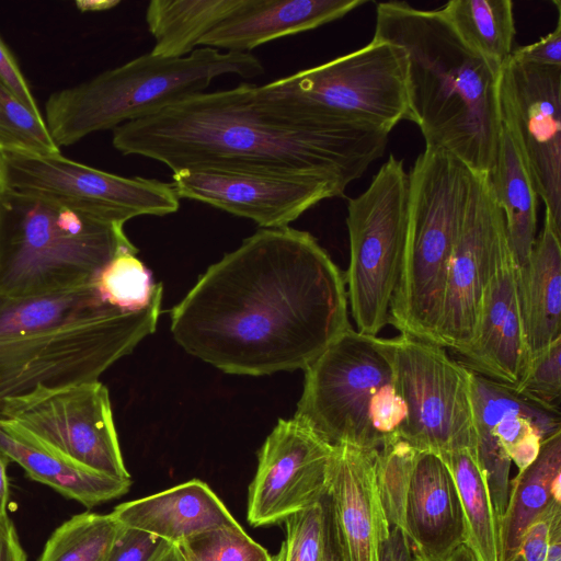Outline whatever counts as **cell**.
<instances>
[{
    "label": "cell",
    "mask_w": 561,
    "mask_h": 561,
    "mask_svg": "<svg viewBox=\"0 0 561 561\" xmlns=\"http://www.w3.org/2000/svg\"><path fill=\"white\" fill-rule=\"evenodd\" d=\"M351 327L344 272L309 232L260 228L172 309L191 355L236 375L306 369Z\"/></svg>",
    "instance_id": "1"
},
{
    "label": "cell",
    "mask_w": 561,
    "mask_h": 561,
    "mask_svg": "<svg viewBox=\"0 0 561 561\" xmlns=\"http://www.w3.org/2000/svg\"><path fill=\"white\" fill-rule=\"evenodd\" d=\"M390 130L353 122L295 121L262 104L255 84L201 92L113 129L122 154L172 172L219 169L300 174L344 190L386 149Z\"/></svg>",
    "instance_id": "2"
},
{
    "label": "cell",
    "mask_w": 561,
    "mask_h": 561,
    "mask_svg": "<svg viewBox=\"0 0 561 561\" xmlns=\"http://www.w3.org/2000/svg\"><path fill=\"white\" fill-rule=\"evenodd\" d=\"M373 38L404 53L409 121L419 126L425 149L448 152L489 174L502 131L501 69L471 49L439 10L381 2Z\"/></svg>",
    "instance_id": "3"
},
{
    "label": "cell",
    "mask_w": 561,
    "mask_h": 561,
    "mask_svg": "<svg viewBox=\"0 0 561 561\" xmlns=\"http://www.w3.org/2000/svg\"><path fill=\"white\" fill-rule=\"evenodd\" d=\"M162 296L138 310L94 283L37 296H0V402L42 388L99 380L154 332Z\"/></svg>",
    "instance_id": "4"
},
{
    "label": "cell",
    "mask_w": 561,
    "mask_h": 561,
    "mask_svg": "<svg viewBox=\"0 0 561 561\" xmlns=\"http://www.w3.org/2000/svg\"><path fill=\"white\" fill-rule=\"evenodd\" d=\"M124 225L72 201L0 191V296L57 293L95 282L121 252Z\"/></svg>",
    "instance_id": "5"
},
{
    "label": "cell",
    "mask_w": 561,
    "mask_h": 561,
    "mask_svg": "<svg viewBox=\"0 0 561 561\" xmlns=\"http://www.w3.org/2000/svg\"><path fill=\"white\" fill-rule=\"evenodd\" d=\"M264 72L251 53L199 47L180 58L151 53L58 90L45 105V123L57 146L141 118L185 96L205 92L222 75L244 79Z\"/></svg>",
    "instance_id": "6"
},
{
    "label": "cell",
    "mask_w": 561,
    "mask_h": 561,
    "mask_svg": "<svg viewBox=\"0 0 561 561\" xmlns=\"http://www.w3.org/2000/svg\"><path fill=\"white\" fill-rule=\"evenodd\" d=\"M474 171L442 150L425 149L409 174V220L389 324L437 344L449 263L461 229Z\"/></svg>",
    "instance_id": "7"
},
{
    "label": "cell",
    "mask_w": 561,
    "mask_h": 561,
    "mask_svg": "<svg viewBox=\"0 0 561 561\" xmlns=\"http://www.w3.org/2000/svg\"><path fill=\"white\" fill-rule=\"evenodd\" d=\"M255 95L295 121L354 122L388 130L409 121L404 53L374 38L347 55L255 84Z\"/></svg>",
    "instance_id": "8"
},
{
    "label": "cell",
    "mask_w": 561,
    "mask_h": 561,
    "mask_svg": "<svg viewBox=\"0 0 561 561\" xmlns=\"http://www.w3.org/2000/svg\"><path fill=\"white\" fill-rule=\"evenodd\" d=\"M409 174L392 154L369 186L348 199L350 263L344 272L357 331L377 335L389 324L390 306L404 254Z\"/></svg>",
    "instance_id": "9"
},
{
    "label": "cell",
    "mask_w": 561,
    "mask_h": 561,
    "mask_svg": "<svg viewBox=\"0 0 561 561\" xmlns=\"http://www.w3.org/2000/svg\"><path fill=\"white\" fill-rule=\"evenodd\" d=\"M294 419L330 446L379 450L371 403L392 382V340L350 328L305 370Z\"/></svg>",
    "instance_id": "10"
},
{
    "label": "cell",
    "mask_w": 561,
    "mask_h": 561,
    "mask_svg": "<svg viewBox=\"0 0 561 561\" xmlns=\"http://www.w3.org/2000/svg\"><path fill=\"white\" fill-rule=\"evenodd\" d=\"M7 432L81 468L130 479L107 388L99 380L42 388L0 402Z\"/></svg>",
    "instance_id": "11"
},
{
    "label": "cell",
    "mask_w": 561,
    "mask_h": 561,
    "mask_svg": "<svg viewBox=\"0 0 561 561\" xmlns=\"http://www.w3.org/2000/svg\"><path fill=\"white\" fill-rule=\"evenodd\" d=\"M392 340V383L407 407L399 437L437 455L476 449L471 370L445 347L407 334Z\"/></svg>",
    "instance_id": "12"
},
{
    "label": "cell",
    "mask_w": 561,
    "mask_h": 561,
    "mask_svg": "<svg viewBox=\"0 0 561 561\" xmlns=\"http://www.w3.org/2000/svg\"><path fill=\"white\" fill-rule=\"evenodd\" d=\"M0 191L59 197L88 205L113 222L176 213L180 197L171 183L121 176L60 154L0 152Z\"/></svg>",
    "instance_id": "13"
},
{
    "label": "cell",
    "mask_w": 561,
    "mask_h": 561,
    "mask_svg": "<svg viewBox=\"0 0 561 561\" xmlns=\"http://www.w3.org/2000/svg\"><path fill=\"white\" fill-rule=\"evenodd\" d=\"M499 105L502 126L545 203V218L561 236V67L508 59L500 72Z\"/></svg>",
    "instance_id": "14"
},
{
    "label": "cell",
    "mask_w": 561,
    "mask_h": 561,
    "mask_svg": "<svg viewBox=\"0 0 561 561\" xmlns=\"http://www.w3.org/2000/svg\"><path fill=\"white\" fill-rule=\"evenodd\" d=\"M504 217L488 174L473 173L461 229L449 263L437 344L458 355L471 345L484 290L507 244Z\"/></svg>",
    "instance_id": "15"
},
{
    "label": "cell",
    "mask_w": 561,
    "mask_h": 561,
    "mask_svg": "<svg viewBox=\"0 0 561 561\" xmlns=\"http://www.w3.org/2000/svg\"><path fill=\"white\" fill-rule=\"evenodd\" d=\"M334 447L296 421L279 420L266 437L249 486L247 518L253 526L285 522L328 493Z\"/></svg>",
    "instance_id": "16"
},
{
    "label": "cell",
    "mask_w": 561,
    "mask_h": 561,
    "mask_svg": "<svg viewBox=\"0 0 561 561\" xmlns=\"http://www.w3.org/2000/svg\"><path fill=\"white\" fill-rule=\"evenodd\" d=\"M171 185L180 198L250 219L260 228L289 227L319 202L345 192L332 181L309 175L219 169L174 172Z\"/></svg>",
    "instance_id": "17"
},
{
    "label": "cell",
    "mask_w": 561,
    "mask_h": 561,
    "mask_svg": "<svg viewBox=\"0 0 561 561\" xmlns=\"http://www.w3.org/2000/svg\"><path fill=\"white\" fill-rule=\"evenodd\" d=\"M468 369L514 388L529 357L523 330L516 265L508 243L502 250L484 290L474 339L459 355Z\"/></svg>",
    "instance_id": "18"
},
{
    "label": "cell",
    "mask_w": 561,
    "mask_h": 561,
    "mask_svg": "<svg viewBox=\"0 0 561 561\" xmlns=\"http://www.w3.org/2000/svg\"><path fill=\"white\" fill-rule=\"evenodd\" d=\"M404 533L414 561H447L466 540L455 480L443 459L416 450L404 510Z\"/></svg>",
    "instance_id": "19"
},
{
    "label": "cell",
    "mask_w": 561,
    "mask_h": 561,
    "mask_svg": "<svg viewBox=\"0 0 561 561\" xmlns=\"http://www.w3.org/2000/svg\"><path fill=\"white\" fill-rule=\"evenodd\" d=\"M376 453L334 446L329 495L344 561H379L390 533L376 484Z\"/></svg>",
    "instance_id": "20"
},
{
    "label": "cell",
    "mask_w": 561,
    "mask_h": 561,
    "mask_svg": "<svg viewBox=\"0 0 561 561\" xmlns=\"http://www.w3.org/2000/svg\"><path fill=\"white\" fill-rule=\"evenodd\" d=\"M364 3L366 0H240L199 46L250 53L271 41L339 20Z\"/></svg>",
    "instance_id": "21"
},
{
    "label": "cell",
    "mask_w": 561,
    "mask_h": 561,
    "mask_svg": "<svg viewBox=\"0 0 561 561\" xmlns=\"http://www.w3.org/2000/svg\"><path fill=\"white\" fill-rule=\"evenodd\" d=\"M112 515L123 526L173 545L214 528L239 524L210 486L198 479L121 503Z\"/></svg>",
    "instance_id": "22"
},
{
    "label": "cell",
    "mask_w": 561,
    "mask_h": 561,
    "mask_svg": "<svg viewBox=\"0 0 561 561\" xmlns=\"http://www.w3.org/2000/svg\"><path fill=\"white\" fill-rule=\"evenodd\" d=\"M545 218L526 264L516 267L518 304L529 362L561 337V243Z\"/></svg>",
    "instance_id": "23"
},
{
    "label": "cell",
    "mask_w": 561,
    "mask_h": 561,
    "mask_svg": "<svg viewBox=\"0 0 561 561\" xmlns=\"http://www.w3.org/2000/svg\"><path fill=\"white\" fill-rule=\"evenodd\" d=\"M0 453L20 465L26 476L65 497L92 508L126 494L131 479H117L73 465L0 426Z\"/></svg>",
    "instance_id": "24"
},
{
    "label": "cell",
    "mask_w": 561,
    "mask_h": 561,
    "mask_svg": "<svg viewBox=\"0 0 561 561\" xmlns=\"http://www.w3.org/2000/svg\"><path fill=\"white\" fill-rule=\"evenodd\" d=\"M561 431L541 442L537 458L510 482L500 518L503 561H512L531 523L552 503L561 502Z\"/></svg>",
    "instance_id": "25"
},
{
    "label": "cell",
    "mask_w": 561,
    "mask_h": 561,
    "mask_svg": "<svg viewBox=\"0 0 561 561\" xmlns=\"http://www.w3.org/2000/svg\"><path fill=\"white\" fill-rule=\"evenodd\" d=\"M504 217L516 267L528 261L536 240L538 195L511 136L502 126L497 156L488 174Z\"/></svg>",
    "instance_id": "26"
},
{
    "label": "cell",
    "mask_w": 561,
    "mask_h": 561,
    "mask_svg": "<svg viewBox=\"0 0 561 561\" xmlns=\"http://www.w3.org/2000/svg\"><path fill=\"white\" fill-rule=\"evenodd\" d=\"M525 400L512 388L471 371L476 451L485 472L490 495L499 519L503 516L507 505L512 461L492 430L506 412L517 408Z\"/></svg>",
    "instance_id": "27"
},
{
    "label": "cell",
    "mask_w": 561,
    "mask_h": 561,
    "mask_svg": "<svg viewBox=\"0 0 561 561\" xmlns=\"http://www.w3.org/2000/svg\"><path fill=\"white\" fill-rule=\"evenodd\" d=\"M240 3V0H152L145 20L154 46L165 58L190 55L202 39Z\"/></svg>",
    "instance_id": "28"
},
{
    "label": "cell",
    "mask_w": 561,
    "mask_h": 561,
    "mask_svg": "<svg viewBox=\"0 0 561 561\" xmlns=\"http://www.w3.org/2000/svg\"><path fill=\"white\" fill-rule=\"evenodd\" d=\"M438 456L449 469L460 496L466 523L465 546L477 561H503L500 519L476 449L465 448Z\"/></svg>",
    "instance_id": "29"
},
{
    "label": "cell",
    "mask_w": 561,
    "mask_h": 561,
    "mask_svg": "<svg viewBox=\"0 0 561 561\" xmlns=\"http://www.w3.org/2000/svg\"><path fill=\"white\" fill-rule=\"evenodd\" d=\"M459 37L497 68L511 58L516 34L511 0H453L438 9Z\"/></svg>",
    "instance_id": "30"
},
{
    "label": "cell",
    "mask_w": 561,
    "mask_h": 561,
    "mask_svg": "<svg viewBox=\"0 0 561 561\" xmlns=\"http://www.w3.org/2000/svg\"><path fill=\"white\" fill-rule=\"evenodd\" d=\"M119 528L112 513L73 515L54 530L38 561H106Z\"/></svg>",
    "instance_id": "31"
},
{
    "label": "cell",
    "mask_w": 561,
    "mask_h": 561,
    "mask_svg": "<svg viewBox=\"0 0 561 561\" xmlns=\"http://www.w3.org/2000/svg\"><path fill=\"white\" fill-rule=\"evenodd\" d=\"M0 152L60 154L45 118L20 101L0 81Z\"/></svg>",
    "instance_id": "32"
},
{
    "label": "cell",
    "mask_w": 561,
    "mask_h": 561,
    "mask_svg": "<svg viewBox=\"0 0 561 561\" xmlns=\"http://www.w3.org/2000/svg\"><path fill=\"white\" fill-rule=\"evenodd\" d=\"M138 251H123L99 274L94 284L112 305L138 310L162 296L163 286L154 283L149 271L136 256Z\"/></svg>",
    "instance_id": "33"
},
{
    "label": "cell",
    "mask_w": 561,
    "mask_h": 561,
    "mask_svg": "<svg viewBox=\"0 0 561 561\" xmlns=\"http://www.w3.org/2000/svg\"><path fill=\"white\" fill-rule=\"evenodd\" d=\"M416 450L401 438L385 444L375 456V477L389 526L404 531V510Z\"/></svg>",
    "instance_id": "34"
},
{
    "label": "cell",
    "mask_w": 561,
    "mask_h": 561,
    "mask_svg": "<svg viewBox=\"0 0 561 561\" xmlns=\"http://www.w3.org/2000/svg\"><path fill=\"white\" fill-rule=\"evenodd\" d=\"M185 561H272L240 524L214 528L176 545Z\"/></svg>",
    "instance_id": "35"
},
{
    "label": "cell",
    "mask_w": 561,
    "mask_h": 561,
    "mask_svg": "<svg viewBox=\"0 0 561 561\" xmlns=\"http://www.w3.org/2000/svg\"><path fill=\"white\" fill-rule=\"evenodd\" d=\"M512 389L522 398L560 414L561 337L530 359L519 382Z\"/></svg>",
    "instance_id": "36"
},
{
    "label": "cell",
    "mask_w": 561,
    "mask_h": 561,
    "mask_svg": "<svg viewBox=\"0 0 561 561\" xmlns=\"http://www.w3.org/2000/svg\"><path fill=\"white\" fill-rule=\"evenodd\" d=\"M284 523V561H320L324 545L322 499L319 503L290 515Z\"/></svg>",
    "instance_id": "37"
},
{
    "label": "cell",
    "mask_w": 561,
    "mask_h": 561,
    "mask_svg": "<svg viewBox=\"0 0 561 561\" xmlns=\"http://www.w3.org/2000/svg\"><path fill=\"white\" fill-rule=\"evenodd\" d=\"M169 543L150 533L121 525L106 561H152Z\"/></svg>",
    "instance_id": "38"
},
{
    "label": "cell",
    "mask_w": 561,
    "mask_h": 561,
    "mask_svg": "<svg viewBox=\"0 0 561 561\" xmlns=\"http://www.w3.org/2000/svg\"><path fill=\"white\" fill-rule=\"evenodd\" d=\"M561 515V502H552L527 528L512 561H545L554 519Z\"/></svg>",
    "instance_id": "39"
},
{
    "label": "cell",
    "mask_w": 561,
    "mask_h": 561,
    "mask_svg": "<svg viewBox=\"0 0 561 561\" xmlns=\"http://www.w3.org/2000/svg\"><path fill=\"white\" fill-rule=\"evenodd\" d=\"M558 20L553 31L538 42L513 49V61L542 67H561V2L557 1Z\"/></svg>",
    "instance_id": "40"
},
{
    "label": "cell",
    "mask_w": 561,
    "mask_h": 561,
    "mask_svg": "<svg viewBox=\"0 0 561 561\" xmlns=\"http://www.w3.org/2000/svg\"><path fill=\"white\" fill-rule=\"evenodd\" d=\"M0 81L25 105L41 112L21 68L0 36Z\"/></svg>",
    "instance_id": "41"
},
{
    "label": "cell",
    "mask_w": 561,
    "mask_h": 561,
    "mask_svg": "<svg viewBox=\"0 0 561 561\" xmlns=\"http://www.w3.org/2000/svg\"><path fill=\"white\" fill-rule=\"evenodd\" d=\"M322 504L324 512V545L320 561H344L329 490L322 497Z\"/></svg>",
    "instance_id": "42"
},
{
    "label": "cell",
    "mask_w": 561,
    "mask_h": 561,
    "mask_svg": "<svg viewBox=\"0 0 561 561\" xmlns=\"http://www.w3.org/2000/svg\"><path fill=\"white\" fill-rule=\"evenodd\" d=\"M0 561H27L15 526L9 515L0 518Z\"/></svg>",
    "instance_id": "43"
},
{
    "label": "cell",
    "mask_w": 561,
    "mask_h": 561,
    "mask_svg": "<svg viewBox=\"0 0 561 561\" xmlns=\"http://www.w3.org/2000/svg\"><path fill=\"white\" fill-rule=\"evenodd\" d=\"M379 561H414L405 533L392 527L379 549Z\"/></svg>",
    "instance_id": "44"
},
{
    "label": "cell",
    "mask_w": 561,
    "mask_h": 561,
    "mask_svg": "<svg viewBox=\"0 0 561 561\" xmlns=\"http://www.w3.org/2000/svg\"><path fill=\"white\" fill-rule=\"evenodd\" d=\"M11 461L0 453V518L8 514L9 504V480L7 476V467Z\"/></svg>",
    "instance_id": "45"
},
{
    "label": "cell",
    "mask_w": 561,
    "mask_h": 561,
    "mask_svg": "<svg viewBox=\"0 0 561 561\" xmlns=\"http://www.w3.org/2000/svg\"><path fill=\"white\" fill-rule=\"evenodd\" d=\"M545 561H561V515L553 522Z\"/></svg>",
    "instance_id": "46"
},
{
    "label": "cell",
    "mask_w": 561,
    "mask_h": 561,
    "mask_svg": "<svg viewBox=\"0 0 561 561\" xmlns=\"http://www.w3.org/2000/svg\"><path fill=\"white\" fill-rule=\"evenodd\" d=\"M119 1H77L76 5L82 12L110 10L117 5Z\"/></svg>",
    "instance_id": "47"
},
{
    "label": "cell",
    "mask_w": 561,
    "mask_h": 561,
    "mask_svg": "<svg viewBox=\"0 0 561 561\" xmlns=\"http://www.w3.org/2000/svg\"><path fill=\"white\" fill-rule=\"evenodd\" d=\"M152 561H185L176 545L169 543Z\"/></svg>",
    "instance_id": "48"
},
{
    "label": "cell",
    "mask_w": 561,
    "mask_h": 561,
    "mask_svg": "<svg viewBox=\"0 0 561 561\" xmlns=\"http://www.w3.org/2000/svg\"><path fill=\"white\" fill-rule=\"evenodd\" d=\"M447 561H477L473 553L465 546H460Z\"/></svg>",
    "instance_id": "49"
},
{
    "label": "cell",
    "mask_w": 561,
    "mask_h": 561,
    "mask_svg": "<svg viewBox=\"0 0 561 561\" xmlns=\"http://www.w3.org/2000/svg\"><path fill=\"white\" fill-rule=\"evenodd\" d=\"M272 561H284V547L280 546V549L277 554L273 556Z\"/></svg>",
    "instance_id": "50"
}]
</instances>
